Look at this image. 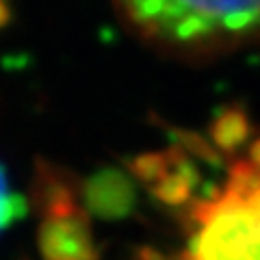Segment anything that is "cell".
Masks as SVG:
<instances>
[{
    "label": "cell",
    "mask_w": 260,
    "mask_h": 260,
    "mask_svg": "<svg viewBox=\"0 0 260 260\" xmlns=\"http://www.w3.org/2000/svg\"><path fill=\"white\" fill-rule=\"evenodd\" d=\"M126 28L156 52L213 61L260 44V0H111Z\"/></svg>",
    "instance_id": "cell-1"
},
{
    "label": "cell",
    "mask_w": 260,
    "mask_h": 260,
    "mask_svg": "<svg viewBox=\"0 0 260 260\" xmlns=\"http://www.w3.org/2000/svg\"><path fill=\"white\" fill-rule=\"evenodd\" d=\"M180 260H260V137L184 213Z\"/></svg>",
    "instance_id": "cell-2"
},
{
    "label": "cell",
    "mask_w": 260,
    "mask_h": 260,
    "mask_svg": "<svg viewBox=\"0 0 260 260\" xmlns=\"http://www.w3.org/2000/svg\"><path fill=\"white\" fill-rule=\"evenodd\" d=\"M46 217L42 225V251L46 260H95V245L87 219L72 195L52 180L46 189Z\"/></svg>",
    "instance_id": "cell-3"
},
{
    "label": "cell",
    "mask_w": 260,
    "mask_h": 260,
    "mask_svg": "<svg viewBox=\"0 0 260 260\" xmlns=\"http://www.w3.org/2000/svg\"><path fill=\"white\" fill-rule=\"evenodd\" d=\"M15 215H18V200H15V195L11 193L9 184H7L5 172H3V167H0V232L13 221Z\"/></svg>",
    "instance_id": "cell-4"
}]
</instances>
